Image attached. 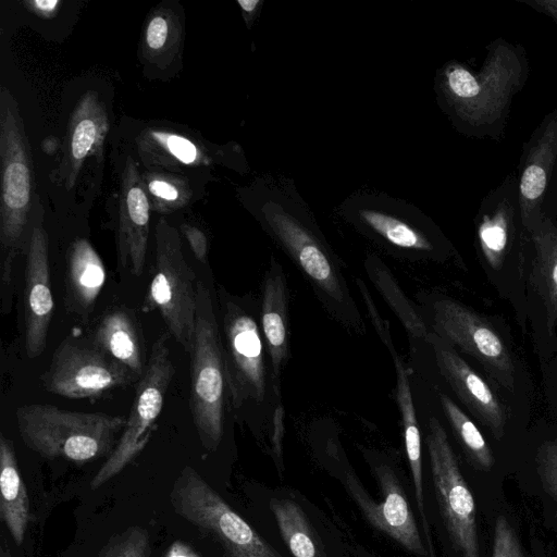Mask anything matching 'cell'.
Masks as SVG:
<instances>
[{"label": "cell", "mask_w": 557, "mask_h": 557, "mask_svg": "<svg viewBox=\"0 0 557 557\" xmlns=\"http://www.w3.org/2000/svg\"><path fill=\"white\" fill-rule=\"evenodd\" d=\"M255 212L265 231L308 277L334 313L344 317L345 321L347 314L349 323L360 327V318L337 258L294 185L273 178L260 183Z\"/></svg>", "instance_id": "obj_1"}, {"label": "cell", "mask_w": 557, "mask_h": 557, "mask_svg": "<svg viewBox=\"0 0 557 557\" xmlns=\"http://www.w3.org/2000/svg\"><path fill=\"white\" fill-rule=\"evenodd\" d=\"M1 157V297L2 311L11 310L13 265L30 231L29 214L34 188L33 162L23 120L11 92L0 94Z\"/></svg>", "instance_id": "obj_2"}, {"label": "cell", "mask_w": 557, "mask_h": 557, "mask_svg": "<svg viewBox=\"0 0 557 557\" xmlns=\"http://www.w3.org/2000/svg\"><path fill=\"white\" fill-rule=\"evenodd\" d=\"M15 419L28 448L45 458L74 462L109 457L127 420L124 416L72 411L49 404L21 406Z\"/></svg>", "instance_id": "obj_3"}, {"label": "cell", "mask_w": 557, "mask_h": 557, "mask_svg": "<svg viewBox=\"0 0 557 557\" xmlns=\"http://www.w3.org/2000/svg\"><path fill=\"white\" fill-rule=\"evenodd\" d=\"M190 356L189 409L202 446L215 450L222 440L227 393L224 348L208 288L198 282Z\"/></svg>", "instance_id": "obj_4"}, {"label": "cell", "mask_w": 557, "mask_h": 557, "mask_svg": "<svg viewBox=\"0 0 557 557\" xmlns=\"http://www.w3.org/2000/svg\"><path fill=\"white\" fill-rule=\"evenodd\" d=\"M197 284L177 230L161 218L154 228L153 273L141 310L158 311L168 333L188 354L195 334Z\"/></svg>", "instance_id": "obj_5"}, {"label": "cell", "mask_w": 557, "mask_h": 557, "mask_svg": "<svg viewBox=\"0 0 557 557\" xmlns=\"http://www.w3.org/2000/svg\"><path fill=\"white\" fill-rule=\"evenodd\" d=\"M521 55L507 42L495 44L479 74L458 63L443 74V87L455 112L466 122L482 125L496 121L521 87Z\"/></svg>", "instance_id": "obj_6"}, {"label": "cell", "mask_w": 557, "mask_h": 557, "mask_svg": "<svg viewBox=\"0 0 557 557\" xmlns=\"http://www.w3.org/2000/svg\"><path fill=\"white\" fill-rule=\"evenodd\" d=\"M170 498L176 513L221 544L225 557H281L195 469L182 470Z\"/></svg>", "instance_id": "obj_7"}, {"label": "cell", "mask_w": 557, "mask_h": 557, "mask_svg": "<svg viewBox=\"0 0 557 557\" xmlns=\"http://www.w3.org/2000/svg\"><path fill=\"white\" fill-rule=\"evenodd\" d=\"M174 374L168 336L163 334L152 344L145 372L137 381L126 425L114 450L92 478L91 490L114 478L143 451L156 429Z\"/></svg>", "instance_id": "obj_8"}, {"label": "cell", "mask_w": 557, "mask_h": 557, "mask_svg": "<svg viewBox=\"0 0 557 557\" xmlns=\"http://www.w3.org/2000/svg\"><path fill=\"white\" fill-rule=\"evenodd\" d=\"M44 388L69 399H98L139 379L95 343L67 336L41 375Z\"/></svg>", "instance_id": "obj_9"}, {"label": "cell", "mask_w": 557, "mask_h": 557, "mask_svg": "<svg viewBox=\"0 0 557 557\" xmlns=\"http://www.w3.org/2000/svg\"><path fill=\"white\" fill-rule=\"evenodd\" d=\"M441 513L451 544L460 557H480L473 495L441 422L432 417L425 437Z\"/></svg>", "instance_id": "obj_10"}, {"label": "cell", "mask_w": 557, "mask_h": 557, "mask_svg": "<svg viewBox=\"0 0 557 557\" xmlns=\"http://www.w3.org/2000/svg\"><path fill=\"white\" fill-rule=\"evenodd\" d=\"M339 212L360 232L391 248L409 253L435 250L430 222L405 200L383 193L360 191L346 198Z\"/></svg>", "instance_id": "obj_11"}, {"label": "cell", "mask_w": 557, "mask_h": 557, "mask_svg": "<svg viewBox=\"0 0 557 557\" xmlns=\"http://www.w3.org/2000/svg\"><path fill=\"white\" fill-rule=\"evenodd\" d=\"M433 333L473 357L500 386L515 387V366L498 333L478 313L449 297L432 302Z\"/></svg>", "instance_id": "obj_12"}, {"label": "cell", "mask_w": 557, "mask_h": 557, "mask_svg": "<svg viewBox=\"0 0 557 557\" xmlns=\"http://www.w3.org/2000/svg\"><path fill=\"white\" fill-rule=\"evenodd\" d=\"M223 330L227 393L235 408L261 405L268 394L263 336L255 318L232 300L225 302Z\"/></svg>", "instance_id": "obj_13"}, {"label": "cell", "mask_w": 557, "mask_h": 557, "mask_svg": "<svg viewBox=\"0 0 557 557\" xmlns=\"http://www.w3.org/2000/svg\"><path fill=\"white\" fill-rule=\"evenodd\" d=\"M24 285V337L26 355L39 357L46 349L54 311L48 255V235L41 219L30 225Z\"/></svg>", "instance_id": "obj_14"}, {"label": "cell", "mask_w": 557, "mask_h": 557, "mask_svg": "<svg viewBox=\"0 0 557 557\" xmlns=\"http://www.w3.org/2000/svg\"><path fill=\"white\" fill-rule=\"evenodd\" d=\"M377 482L383 493L379 503L369 498L367 493L351 478L348 490L363 515L380 531L386 533L412 554L428 555L422 543L414 516L395 472L386 465L375 467Z\"/></svg>", "instance_id": "obj_15"}, {"label": "cell", "mask_w": 557, "mask_h": 557, "mask_svg": "<svg viewBox=\"0 0 557 557\" xmlns=\"http://www.w3.org/2000/svg\"><path fill=\"white\" fill-rule=\"evenodd\" d=\"M425 341L432 347L440 373L457 397L488 428L495 438H502L507 416L487 383L442 337L431 332Z\"/></svg>", "instance_id": "obj_16"}, {"label": "cell", "mask_w": 557, "mask_h": 557, "mask_svg": "<svg viewBox=\"0 0 557 557\" xmlns=\"http://www.w3.org/2000/svg\"><path fill=\"white\" fill-rule=\"evenodd\" d=\"M150 224V201L137 164L128 157L122 174L116 227L119 267L141 275Z\"/></svg>", "instance_id": "obj_17"}, {"label": "cell", "mask_w": 557, "mask_h": 557, "mask_svg": "<svg viewBox=\"0 0 557 557\" xmlns=\"http://www.w3.org/2000/svg\"><path fill=\"white\" fill-rule=\"evenodd\" d=\"M364 298L366 307L371 315V320L376 329L381 339L388 348L396 372V398L400 411L404 440L406 453L412 474V481L414 485L416 499L418 503V509L422 519V527L428 544V548L433 550L432 537L430 528L428 524L425 509H424V496L422 485V461H421V435L418 425L414 403L412 398L409 374L403 359L397 354L389 333L388 322L384 321L376 310L375 305L370 296L366 294Z\"/></svg>", "instance_id": "obj_18"}, {"label": "cell", "mask_w": 557, "mask_h": 557, "mask_svg": "<svg viewBox=\"0 0 557 557\" xmlns=\"http://www.w3.org/2000/svg\"><path fill=\"white\" fill-rule=\"evenodd\" d=\"M287 305L286 278L281 264L272 258L263 283L260 318L277 399H281V373L288 355Z\"/></svg>", "instance_id": "obj_19"}, {"label": "cell", "mask_w": 557, "mask_h": 557, "mask_svg": "<svg viewBox=\"0 0 557 557\" xmlns=\"http://www.w3.org/2000/svg\"><path fill=\"white\" fill-rule=\"evenodd\" d=\"M108 128L104 103L95 91L85 92L69 122L64 175L67 189L75 185L85 159L102 150Z\"/></svg>", "instance_id": "obj_20"}, {"label": "cell", "mask_w": 557, "mask_h": 557, "mask_svg": "<svg viewBox=\"0 0 557 557\" xmlns=\"http://www.w3.org/2000/svg\"><path fill=\"white\" fill-rule=\"evenodd\" d=\"M557 161V110L541 128L529 150L519 184V206L523 226L529 230L540 216V207Z\"/></svg>", "instance_id": "obj_21"}, {"label": "cell", "mask_w": 557, "mask_h": 557, "mask_svg": "<svg viewBox=\"0 0 557 557\" xmlns=\"http://www.w3.org/2000/svg\"><path fill=\"white\" fill-rule=\"evenodd\" d=\"M65 302L81 317L92 310L106 283V268L100 256L85 238L75 239L66 252Z\"/></svg>", "instance_id": "obj_22"}, {"label": "cell", "mask_w": 557, "mask_h": 557, "mask_svg": "<svg viewBox=\"0 0 557 557\" xmlns=\"http://www.w3.org/2000/svg\"><path fill=\"white\" fill-rule=\"evenodd\" d=\"M528 231L534 251L531 280L544 306L547 330L553 334L557 326V224L541 213Z\"/></svg>", "instance_id": "obj_23"}, {"label": "cell", "mask_w": 557, "mask_h": 557, "mask_svg": "<svg viewBox=\"0 0 557 557\" xmlns=\"http://www.w3.org/2000/svg\"><path fill=\"white\" fill-rule=\"evenodd\" d=\"M91 341L138 379L145 372L141 335L135 317L125 308L108 311L99 320Z\"/></svg>", "instance_id": "obj_24"}, {"label": "cell", "mask_w": 557, "mask_h": 557, "mask_svg": "<svg viewBox=\"0 0 557 557\" xmlns=\"http://www.w3.org/2000/svg\"><path fill=\"white\" fill-rule=\"evenodd\" d=\"M0 517L16 545H21L27 530L29 502L22 480L13 444L0 435Z\"/></svg>", "instance_id": "obj_25"}, {"label": "cell", "mask_w": 557, "mask_h": 557, "mask_svg": "<svg viewBox=\"0 0 557 557\" xmlns=\"http://www.w3.org/2000/svg\"><path fill=\"white\" fill-rule=\"evenodd\" d=\"M183 26L171 8H158L151 12L144 28L140 52L145 61L163 70L180 52Z\"/></svg>", "instance_id": "obj_26"}, {"label": "cell", "mask_w": 557, "mask_h": 557, "mask_svg": "<svg viewBox=\"0 0 557 557\" xmlns=\"http://www.w3.org/2000/svg\"><path fill=\"white\" fill-rule=\"evenodd\" d=\"M364 268L373 285L400 320L408 334L414 338L426 339L430 332L423 318L399 287L384 262L376 256L370 255L366 259Z\"/></svg>", "instance_id": "obj_27"}, {"label": "cell", "mask_w": 557, "mask_h": 557, "mask_svg": "<svg viewBox=\"0 0 557 557\" xmlns=\"http://www.w3.org/2000/svg\"><path fill=\"white\" fill-rule=\"evenodd\" d=\"M270 507L283 541L294 557H321L307 517L295 500L272 498Z\"/></svg>", "instance_id": "obj_28"}, {"label": "cell", "mask_w": 557, "mask_h": 557, "mask_svg": "<svg viewBox=\"0 0 557 557\" xmlns=\"http://www.w3.org/2000/svg\"><path fill=\"white\" fill-rule=\"evenodd\" d=\"M438 398L445 417L469 457L478 467L490 470L494 458L480 430L450 397L440 393Z\"/></svg>", "instance_id": "obj_29"}, {"label": "cell", "mask_w": 557, "mask_h": 557, "mask_svg": "<svg viewBox=\"0 0 557 557\" xmlns=\"http://www.w3.org/2000/svg\"><path fill=\"white\" fill-rule=\"evenodd\" d=\"M511 209L503 202L491 214L485 215L478 230L481 250L486 262L494 270L503 265L509 240Z\"/></svg>", "instance_id": "obj_30"}, {"label": "cell", "mask_w": 557, "mask_h": 557, "mask_svg": "<svg viewBox=\"0 0 557 557\" xmlns=\"http://www.w3.org/2000/svg\"><path fill=\"white\" fill-rule=\"evenodd\" d=\"M146 186L154 199L152 207L160 211L175 210L184 206L190 191L182 180L162 173L147 175Z\"/></svg>", "instance_id": "obj_31"}, {"label": "cell", "mask_w": 557, "mask_h": 557, "mask_svg": "<svg viewBox=\"0 0 557 557\" xmlns=\"http://www.w3.org/2000/svg\"><path fill=\"white\" fill-rule=\"evenodd\" d=\"M96 557H152L148 531L131 527L111 537Z\"/></svg>", "instance_id": "obj_32"}, {"label": "cell", "mask_w": 557, "mask_h": 557, "mask_svg": "<svg viewBox=\"0 0 557 557\" xmlns=\"http://www.w3.org/2000/svg\"><path fill=\"white\" fill-rule=\"evenodd\" d=\"M149 134L150 139L178 162L194 164L201 161L198 147L188 138L162 131H150Z\"/></svg>", "instance_id": "obj_33"}, {"label": "cell", "mask_w": 557, "mask_h": 557, "mask_svg": "<svg viewBox=\"0 0 557 557\" xmlns=\"http://www.w3.org/2000/svg\"><path fill=\"white\" fill-rule=\"evenodd\" d=\"M492 557H525L513 529L503 516L495 522Z\"/></svg>", "instance_id": "obj_34"}, {"label": "cell", "mask_w": 557, "mask_h": 557, "mask_svg": "<svg viewBox=\"0 0 557 557\" xmlns=\"http://www.w3.org/2000/svg\"><path fill=\"white\" fill-rule=\"evenodd\" d=\"M536 461L543 483L557 498V441L545 442L539 448Z\"/></svg>", "instance_id": "obj_35"}, {"label": "cell", "mask_w": 557, "mask_h": 557, "mask_svg": "<svg viewBox=\"0 0 557 557\" xmlns=\"http://www.w3.org/2000/svg\"><path fill=\"white\" fill-rule=\"evenodd\" d=\"M181 230L196 259L206 263L208 240L205 233L200 228L188 224H182Z\"/></svg>", "instance_id": "obj_36"}, {"label": "cell", "mask_w": 557, "mask_h": 557, "mask_svg": "<svg viewBox=\"0 0 557 557\" xmlns=\"http://www.w3.org/2000/svg\"><path fill=\"white\" fill-rule=\"evenodd\" d=\"M273 426L272 449L275 457L280 459L282 455V440L284 434V409L281 401L274 409Z\"/></svg>", "instance_id": "obj_37"}, {"label": "cell", "mask_w": 557, "mask_h": 557, "mask_svg": "<svg viewBox=\"0 0 557 557\" xmlns=\"http://www.w3.org/2000/svg\"><path fill=\"white\" fill-rule=\"evenodd\" d=\"M25 5L28 7L29 10H33L35 13L40 16L50 17L55 11L58 5H60V1L58 0H32L25 2Z\"/></svg>", "instance_id": "obj_38"}, {"label": "cell", "mask_w": 557, "mask_h": 557, "mask_svg": "<svg viewBox=\"0 0 557 557\" xmlns=\"http://www.w3.org/2000/svg\"><path fill=\"white\" fill-rule=\"evenodd\" d=\"M524 2L532 5L537 11L552 16L557 23V0H533Z\"/></svg>", "instance_id": "obj_39"}, {"label": "cell", "mask_w": 557, "mask_h": 557, "mask_svg": "<svg viewBox=\"0 0 557 557\" xmlns=\"http://www.w3.org/2000/svg\"><path fill=\"white\" fill-rule=\"evenodd\" d=\"M164 557H200V556H198L194 552V549H191L186 544H184L180 541H176L170 546V548Z\"/></svg>", "instance_id": "obj_40"}, {"label": "cell", "mask_w": 557, "mask_h": 557, "mask_svg": "<svg viewBox=\"0 0 557 557\" xmlns=\"http://www.w3.org/2000/svg\"><path fill=\"white\" fill-rule=\"evenodd\" d=\"M261 3L259 0H238V4L245 14L246 20L252 18L257 12L258 5Z\"/></svg>", "instance_id": "obj_41"}, {"label": "cell", "mask_w": 557, "mask_h": 557, "mask_svg": "<svg viewBox=\"0 0 557 557\" xmlns=\"http://www.w3.org/2000/svg\"><path fill=\"white\" fill-rule=\"evenodd\" d=\"M57 147H58V140L54 137L46 138L42 143V149L49 154L53 153L57 150Z\"/></svg>", "instance_id": "obj_42"}, {"label": "cell", "mask_w": 557, "mask_h": 557, "mask_svg": "<svg viewBox=\"0 0 557 557\" xmlns=\"http://www.w3.org/2000/svg\"><path fill=\"white\" fill-rule=\"evenodd\" d=\"M0 557H12L8 543L4 540L2 541V544L0 546Z\"/></svg>", "instance_id": "obj_43"}]
</instances>
